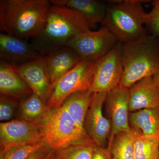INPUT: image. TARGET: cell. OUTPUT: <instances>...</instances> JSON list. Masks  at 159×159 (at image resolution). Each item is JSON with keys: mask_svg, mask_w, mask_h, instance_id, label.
Here are the masks:
<instances>
[{"mask_svg": "<svg viewBox=\"0 0 159 159\" xmlns=\"http://www.w3.org/2000/svg\"><path fill=\"white\" fill-rule=\"evenodd\" d=\"M51 5L48 0H1V30L21 39L34 38L44 28Z\"/></svg>", "mask_w": 159, "mask_h": 159, "instance_id": "obj_1", "label": "cell"}, {"mask_svg": "<svg viewBox=\"0 0 159 159\" xmlns=\"http://www.w3.org/2000/svg\"><path fill=\"white\" fill-rule=\"evenodd\" d=\"M90 29L85 19L77 11L52 4L48 12L44 28L33 38L32 44L44 56L66 46L72 37L89 31Z\"/></svg>", "mask_w": 159, "mask_h": 159, "instance_id": "obj_2", "label": "cell"}, {"mask_svg": "<svg viewBox=\"0 0 159 159\" xmlns=\"http://www.w3.org/2000/svg\"><path fill=\"white\" fill-rule=\"evenodd\" d=\"M124 74L120 85L129 88L159 70V38L148 34L122 43Z\"/></svg>", "mask_w": 159, "mask_h": 159, "instance_id": "obj_3", "label": "cell"}, {"mask_svg": "<svg viewBox=\"0 0 159 159\" xmlns=\"http://www.w3.org/2000/svg\"><path fill=\"white\" fill-rule=\"evenodd\" d=\"M150 1L125 0L115 1L108 6L107 13L102 23L107 27L119 42L134 41L148 34L146 25L148 13L142 4Z\"/></svg>", "mask_w": 159, "mask_h": 159, "instance_id": "obj_4", "label": "cell"}, {"mask_svg": "<svg viewBox=\"0 0 159 159\" xmlns=\"http://www.w3.org/2000/svg\"><path fill=\"white\" fill-rule=\"evenodd\" d=\"M43 127L45 144L53 151L74 142L92 140L77 127L62 106L51 109L50 116L43 124Z\"/></svg>", "mask_w": 159, "mask_h": 159, "instance_id": "obj_5", "label": "cell"}, {"mask_svg": "<svg viewBox=\"0 0 159 159\" xmlns=\"http://www.w3.org/2000/svg\"><path fill=\"white\" fill-rule=\"evenodd\" d=\"M96 61L82 60L60 78L46 104L49 108L61 107L66 99L74 93L89 90L93 84Z\"/></svg>", "mask_w": 159, "mask_h": 159, "instance_id": "obj_6", "label": "cell"}, {"mask_svg": "<svg viewBox=\"0 0 159 159\" xmlns=\"http://www.w3.org/2000/svg\"><path fill=\"white\" fill-rule=\"evenodd\" d=\"M124 74L122 43L96 61L91 93H108L120 85Z\"/></svg>", "mask_w": 159, "mask_h": 159, "instance_id": "obj_7", "label": "cell"}, {"mask_svg": "<svg viewBox=\"0 0 159 159\" xmlns=\"http://www.w3.org/2000/svg\"><path fill=\"white\" fill-rule=\"evenodd\" d=\"M118 43L110 30L103 26L98 31L90 30L75 35L69 40L66 46L74 50L82 60L96 61Z\"/></svg>", "mask_w": 159, "mask_h": 159, "instance_id": "obj_8", "label": "cell"}, {"mask_svg": "<svg viewBox=\"0 0 159 159\" xmlns=\"http://www.w3.org/2000/svg\"><path fill=\"white\" fill-rule=\"evenodd\" d=\"M43 125L21 119L0 123V152L18 145L44 142Z\"/></svg>", "mask_w": 159, "mask_h": 159, "instance_id": "obj_9", "label": "cell"}, {"mask_svg": "<svg viewBox=\"0 0 159 159\" xmlns=\"http://www.w3.org/2000/svg\"><path fill=\"white\" fill-rule=\"evenodd\" d=\"M107 93H94L84 122L86 133L97 146L105 147L111 132V121L103 115Z\"/></svg>", "mask_w": 159, "mask_h": 159, "instance_id": "obj_10", "label": "cell"}, {"mask_svg": "<svg viewBox=\"0 0 159 159\" xmlns=\"http://www.w3.org/2000/svg\"><path fill=\"white\" fill-rule=\"evenodd\" d=\"M105 103L111 124L109 144L118 134L130 130L129 88L119 85L109 91L107 94Z\"/></svg>", "mask_w": 159, "mask_h": 159, "instance_id": "obj_11", "label": "cell"}, {"mask_svg": "<svg viewBox=\"0 0 159 159\" xmlns=\"http://www.w3.org/2000/svg\"><path fill=\"white\" fill-rule=\"evenodd\" d=\"M18 73L32 93L47 103L54 89L42 58L15 65Z\"/></svg>", "mask_w": 159, "mask_h": 159, "instance_id": "obj_12", "label": "cell"}, {"mask_svg": "<svg viewBox=\"0 0 159 159\" xmlns=\"http://www.w3.org/2000/svg\"><path fill=\"white\" fill-rule=\"evenodd\" d=\"M42 55L34 45L24 39L7 34H0L1 59L19 65L42 58Z\"/></svg>", "mask_w": 159, "mask_h": 159, "instance_id": "obj_13", "label": "cell"}, {"mask_svg": "<svg viewBox=\"0 0 159 159\" xmlns=\"http://www.w3.org/2000/svg\"><path fill=\"white\" fill-rule=\"evenodd\" d=\"M42 59L54 88L61 77L82 60L74 50L67 46L44 55Z\"/></svg>", "mask_w": 159, "mask_h": 159, "instance_id": "obj_14", "label": "cell"}, {"mask_svg": "<svg viewBox=\"0 0 159 159\" xmlns=\"http://www.w3.org/2000/svg\"><path fill=\"white\" fill-rule=\"evenodd\" d=\"M129 91V112L159 107V89L153 76L139 80Z\"/></svg>", "mask_w": 159, "mask_h": 159, "instance_id": "obj_15", "label": "cell"}, {"mask_svg": "<svg viewBox=\"0 0 159 159\" xmlns=\"http://www.w3.org/2000/svg\"><path fill=\"white\" fill-rule=\"evenodd\" d=\"M0 93L21 101L33 93L14 64L1 60Z\"/></svg>", "mask_w": 159, "mask_h": 159, "instance_id": "obj_16", "label": "cell"}, {"mask_svg": "<svg viewBox=\"0 0 159 159\" xmlns=\"http://www.w3.org/2000/svg\"><path fill=\"white\" fill-rule=\"evenodd\" d=\"M51 4L73 9L84 18L90 28L102 23L107 13L108 6L96 0H51Z\"/></svg>", "mask_w": 159, "mask_h": 159, "instance_id": "obj_17", "label": "cell"}, {"mask_svg": "<svg viewBox=\"0 0 159 159\" xmlns=\"http://www.w3.org/2000/svg\"><path fill=\"white\" fill-rule=\"evenodd\" d=\"M129 123L136 134L159 139V107L129 113Z\"/></svg>", "mask_w": 159, "mask_h": 159, "instance_id": "obj_18", "label": "cell"}, {"mask_svg": "<svg viewBox=\"0 0 159 159\" xmlns=\"http://www.w3.org/2000/svg\"><path fill=\"white\" fill-rule=\"evenodd\" d=\"M51 112V109L33 93L20 101L17 116L19 119L43 125L48 118Z\"/></svg>", "mask_w": 159, "mask_h": 159, "instance_id": "obj_19", "label": "cell"}, {"mask_svg": "<svg viewBox=\"0 0 159 159\" xmlns=\"http://www.w3.org/2000/svg\"><path fill=\"white\" fill-rule=\"evenodd\" d=\"M93 96V93L89 90L74 93L66 99L62 105L77 127L84 132V121L92 103Z\"/></svg>", "mask_w": 159, "mask_h": 159, "instance_id": "obj_20", "label": "cell"}, {"mask_svg": "<svg viewBox=\"0 0 159 159\" xmlns=\"http://www.w3.org/2000/svg\"><path fill=\"white\" fill-rule=\"evenodd\" d=\"M135 134L130 129L118 134L107 147L111 151L112 159H135L134 143Z\"/></svg>", "mask_w": 159, "mask_h": 159, "instance_id": "obj_21", "label": "cell"}, {"mask_svg": "<svg viewBox=\"0 0 159 159\" xmlns=\"http://www.w3.org/2000/svg\"><path fill=\"white\" fill-rule=\"evenodd\" d=\"M92 140L74 142L54 151L56 159H92L96 146Z\"/></svg>", "mask_w": 159, "mask_h": 159, "instance_id": "obj_22", "label": "cell"}, {"mask_svg": "<svg viewBox=\"0 0 159 159\" xmlns=\"http://www.w3.org/2000/svg\"><path fill=\"white\" fill-rule=\"evenodd\" d=\"M135 134L134 148L135 159H159V138Z\"/></svg>", "mask_w": 159, "mask_h": 159, "instance_id": "obj_23", "label": "cell"}, {"mask_svg": "<svg viewBox=\"0 0 159 159\" xmlns=\"http://www.w3.org/2000/svg\"><path fill=\"white\" fill-rule=\"evenodd\" d=\"M44 142L33 145H18L0 152V159H27L40 148Z\"/></svg>", "mask_w": 159, "mask_h": 159, "instance_id": "obj_24", "label": "cell"}, {"mask_svg": "<svg viewBox=\"0 0 159 159\" xmlns=\"http://www.w3.org/2000/svg\"><path fill=\"white\" fill-rule=\"evenodd\" d=\"M20 101L11 97L0 95V120L2 122L11 121L17 115Z\"/></svg>", "mask_w": 159, "mask_h": 159, "instance_id": "obj_25", "label": "cell"}, {"mask_svg": "<svg viewBox=\"0 0 159 159\" xmlns=\"http://www.w3.org/2000/svg\"><path fill=\"white\" fill-rule=\"evenodd\" d=\"M152 8L148 13L145 29L148 34L159 38V0L152 1Z\"/></svg>", "mask_w": 159, "mask_h": 159, "instance_id": "obj_26", "label": "cell"}, {"mask_svg": "<svg viewBox=\"0 0 159 159\" xmlns=\"http://www.w3.org/2000/svg\"><path fill=\"white\" fill-rule=\"evenodd\" d=\"M92 159H112L110 149L108 147H99L96 145Z\"/></svg>", "mask_w": 159, "mask_h": 159, "instance_id": "obj_27", "label": "cell"}, {"mask_svg": "<svg viewBox=\"0 0 159 159\" xmlns=\"http://www.w3.org/2000/svg\"><path fill=\"white\" fill-rule=\"evenodd\" d=\"M52 151L44 143L42 147L31 154L27 159H45Z\"/></svg>", "mask_w": 159, "mask_h": 159, "instance_id": "obj_28", "label": "cell"}, {"mask_svg": "<svg viewBox=\"0 0 159 159\" xmlns=\"http://www.w3.org/2000/svg\"><path fill=\"white\" fill-rule=\"evenodd\" d=\"M153 77L159 89V70L153 75Z\"/></svg>", "mask_w": 159, "mask_h": 159, "instance_id": "obj_29", "label": "cell"}, {"mask_svg": "<svg viewBox=\"0 0 159 159\" xmlns=\"http://www.w3.org/2000/svg\"><path fill=\"white\" fill-rule=\"evenodd\" d=\"M45 159H56L54 151H51L50 153L48 155V156Z\"/></svg>", "mask_w": 159, "mask_h": 159, "instance_id": "obj_30", "label": "cell"}]
</instances>
